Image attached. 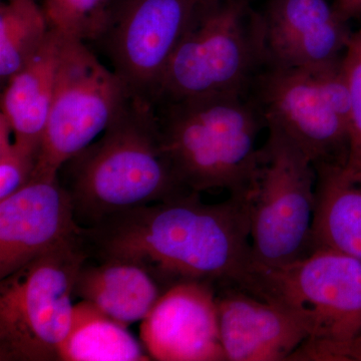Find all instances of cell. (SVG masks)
Listing matches in <instances>:
<instances>
[{"instance_id": "6da1fadb", "label": "cell", "mask_w": 361, "mask_h": 361, "mask_svg": "<svg viewBox=\"0 0 361 361\" xmlns=\"http://www.w3.org/2000/svg\"><path fill=\"white\" fill-rule=\"evenodd\" d=\"M199 194L191 191L82 227L89 257L142 265L166 291L182 282L199 281L252 293L257 265L250 195L205 204Z\"/></svg>"}, {"instance_id": "7a4b0ae2", "label": "cell", "mask_w": 361, "mask_h": 361, "mask_svg": "<svg viewBox=\"0 0 361 361\" xmlns=\"http://www.w3.org/2000/svg\"><path fill=\"white\" fill-rule=\"evenodd\" d=\"M66 165L65 187L84 227L191 192L164 149L153 104L134 96L99 139Z\"/></svg>"}, {"instance_id": "3957f363", "label": "cell", "mask_w": 361, "mask_h": 361, "mask_svg": "<svg viewBox=\"0 0 361 361\" xmlns=\"http://www.w3.org/2000/svg\"><path fill=\"white\" fill-rule=\"evenodd\" d=\"M153 106L164 149L185 187L251 195L262 159L258 135L265 127L251 92Z\"/></svg>"}, {"instance_id": "277c9868", "label": "cell", "mask_w": 361, "mask_h": 361, "mask_svg": "<svg viewBox=\"0 0 361 361\" xmlns=\"http://www.w3.org/2000/svg\"><path fill=\"white\" fill-rule=\"evenodd\" d=\"M263 68L257 14L247 0H216L178 45L151 104L248 94Z\"/></svg>"}, {"instance_id": "5b68a950", "label": "cell", "mask_w": 361, "mask_h": 361, "mask_svg": "<svg viewBox=\"0 0 361 361\" xmlns=\"http://www.w3.org/2000/svg\"><path fill=\"white\" fill-rule=\"evenodd\" d=\"M341 59L311 68H264L251 87L268 132L288 140L315 168L348 161L350 99Z\"/></svg>"}, {"instance_id": "8992f818", "label": "cell", "mask_w": 361, "mask_h": 361, "mask_svg": "<svg viewBox=\"0 0 361 361\" xmlns=\"http://www.w3.org/2000/svg\"><path fill=\"white\" fill-rule=\"evenodd\" d=\"M87 258L82 233L1 279L0 360H61L75 280Z\"/></svg>"}, {"instance_id": "52a82bcc", "label": "cell", "mask_w": 361, "mask_h": 361, "mask_svg": "<svg viewBox=\"0 0 361 361\" xmlns=\"http://www.w3.org/2000/svg\"><path fill=\"white\" fill-rule=\"evenodd\" d=\"M253 295L310 311L314 334L291 360L349 361L361 334V261L318 247L275 269L258 268Z\"/></svg>"}, {"instance_id": "ba28073f", "label": "cell", "mask_w": 361, "mask_h": 361, "mask_svg": "<svg viewBox=\"0 0 361 361\" xmlns=\"http://www.w3.org/2000/svg\"><path fill=\"white\" fill-rule=\"evenodd\" d=\"M268 133L249 205L256 265L275 269L313 251L316 169L288 140Z\"/></svg>"}, {"instance_id": "9c48e42d", "label": "cell", "mask_w": 361, "mask_h": 361, "mask_svg": "<svg viewBox=\"0 0 361 361\" xmlns=\"http://www.w3.org/2000/svg\"><path fill=\"white\" fill-rule=\"evenodd\" d=\"M133 94L84 42L63 37L51 111L33 177L61 169L106 132Z\"/></svg>"}, {"instance_id": "30bf717a", "label": "cell", "mask_w": 361, "mask_h": 361, "mask_svg": "<svg viewBox=\"0 0 361 361\" xmlns=\"http://www.w3.org/2000/svg\"><path fill=\"white\" fill-rule=\"evenodd\" d=\"M215 1L118 0L97 42L133 96L151 103L178 45Z\"/></svg>"}, {"instance_id": "8fae6325", "label": "cell", "mask_w": 361, "mask_h": 361, "mask_svg": "<svg viewBox=\"0 0 361 361\" xmlns=\"http://www.w3.org/2000/svg\"><path fill=\"white\" fill-rule=\"evenodd\" d=\"M216 300L226 360H291L314 334V320L303 308L233 286L217 288Z\"/></svg>"}, {"instance_id": "7c38bea8", "label": "cell", "mask_w": 361, "mask_h": 361, "mask_svg": "<svg viewBox=\"0 0 361 361\" xmlns=\"http://www.w3.org/2000/svg\"><path fill=\"white\" fill-rule=\"evenodd\" d=\"M82 233L59 175L32 178L0 201V279Z\"/></svg>"}, {"instance_id": "4fadbf2b", "label": "cell", "mask_w": 361, "mask_h": 361, "mask_svg": "<svg viewBox=\"0 0 361 361\" xmlns=\"http://www.w3.org/2000/svg\"><path fill=\"white\" fill-rule=\"evenodd\" d=\"M257 20L264 68L334 63L353 35L329 0H270Z\"/></svg>"}, {"instance_id": "5bb4252c", "label": "cell", "mask_w": 361, "mask_h": 361, "mask_svg": "<svg viewBox=\"0 0 361 361\" xmlns=\"http://www.w3.org/2000/svg\"><path fill=\"white\" fill-rule=\"evenodd\" d=\"M215 285L188 281L166 291L142 320L141 338L152 360L225 361Z\"/></svg>"}, {"instance_id": "9a60e30c", "label": "cell", "mask_w": 361, "mask_h": 361, "mask_svg": "<svg viewBox=\"0 0 361 361\" xmlns=\"http://www.w3.org/2000/svg\"><path fill=\"white\" fill-rule=\"evenodd\" d=\"M63 37L51 30L35 56L4 85L1 114L20 147L37 154L47 128Z\"/></svg>"}, {"instance_id": "2e32d148", "label": "cell", "mask_w": 361, "mask_h": 361, "mask_svg": "<svg viewBox=\"0 0 361 361\" xmlns=\"http://www.w3.org/2000/svg\"><path fill=\"white\" fill-rule=\"evenodd\" d=\"M166 290L142 265L122 259L87 258L78 271L73 295L116 322L144 320Z\"/></svg>"}, {"instance_id": "e0dca14e", "label": "cell", "mask_w": 361, "mask_h": 361, "mask_svg": "<svg viewBox=\"0 0 361 361\" xmlns=\"http://www.w3.org/2000/svg\"><path fill=\"white\" fill-rule=\"evenodd\" d=\"M315 169L313 250L334 249L361 261V184L345 165Z\"/></svg>"}, {"instance_id": "ac0fdd59", "label": "cell", "mask_w": 361, "mask_h": 361, "mask_svg": "<svg viewBox=\"0 0 361 361\" xmlns=\"http://www.w3.org/2000/svg\"><path fill=\"white\" fill-rule=\"evenodd\" d=\"M127 327L82 300L73 306V322L61 346V360H151Z\"/></svg>"}, {"instance_id": "d6986e66", "label": "cell", "mask_w": 361, "mask_h": 361, "mask_svg": "<svg viewBox=\"0 0 361 361\" xmlns=\"http://www.w3.org/2000/svg\"><path fill=\"white\" fill-rule=\"evenodd\" d=\"M51 27L35 0H4L0 6V78L6 85L39 51Z\"/></svg>"}, {"instance_id": "ffe728a7", "label": "cell", "mask_w": 361, "mask_h": 361, "mask_svg": "<svg viewBox=\"0 0 361 361\" xmlns=\"http://www.w3.org/2000/svg\"><path fill=\"white\" fill-rule=\"evenodd\" d=\"M118 0H42L52 30L68 39H97L103 35Z\"/></svg>"}, {"instance_id": "44dd1931", "label": "cell", "mask_w": 361, "mask_h": 361, "mask_svg": "<svg viewBox=\"0 0 361 361\" xmlns=\"http://www.w3.org/2000/svg\"><path fill=\"white\" fill-rule=\"evenodd\" d=\"M37 164V154L16 144L11 126L0 115V201L32 180Z\"/></svg>"}, {"instance_id": "7402d4cb", "label": "cell", "mask_w": 361, "mask_h": 361, "mask_svg": "<svg viewBox=\"0 0 361 361\" xmlns=\"http://www.w3.org/2000/svg\"><path fill=\"white\" fill-rule=\"evenodd\" d=\"M341 63L350 99L348 163L361 158V28L351 35Z\"/></svg>"}, {"instance_id": "603a6c76", "label": "cell", "mask_w": 361, "mask_h": 361, "mask_svg": "<svg viewBox=\"0 0 361 361\" xmlns=\"http://www.w3.org/2000/svg\"><path fill=\"white\" fill-rule=\"evenodd\" d=\"M336 11L346 21L361 18V0H334Z\"/></svg>"}, {"instance_id": "cb8c5ba5", "label": "cell", "mask_w": 361, "mask_h": 361, "mask_svg": "<svg viewBox=\"0 0 361 361\" xmlns=\"http://www.w3.org/2000/svg\"><path fill=\"white\" fill-rule=\"evenodd\" d=\"M345 167L350 175L355 178V180L361 184V158L358 160L348 161Z\"/></svg>"}, {"instance_id": "d4e9b609", "label": "cell", "mask_w": 361, "mask_h": 361, "mask_svg": "<svg viewBox=\"0 0 361 361\" xmlns=\"http://www.w3.org/2000/svg\"><path fill=\"white\" fill-rule=\"evenodd\" d=\"M349 361H361V334L351 346Z\"/></svg>"}]
</instances>
